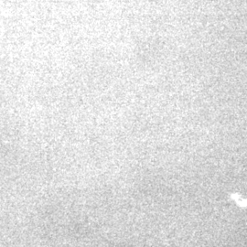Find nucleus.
Instances as JSON below:
<instances>
[{
    "instance_id": "nucleus-1",
    "label": "nucleus",
    "mask_w": 247,
    "mask_h": 247,
    "mask_svg": "<svg viewBox=\"0 0 247 247\" xmlns=\"http://www.w3.org/2000/svg\"><path fill=\"white\" fill-rule=\"evenodd\" d=\"M233 200L235 201V202L240 205L241 207H247V201L245 200L242 196H239V195H236V194H233Z\"/></svg>"
}]
</instances>
